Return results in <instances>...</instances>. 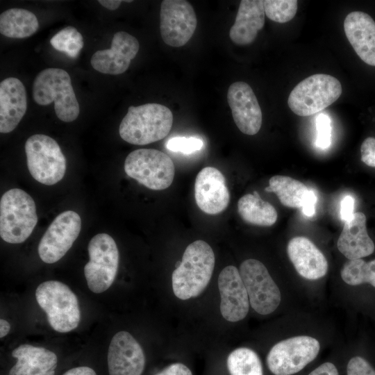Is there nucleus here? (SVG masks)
Instances as JSON below:
<instances>
[{
  "label": "nucleus",
  "mask_w": 375,
  "mask_h": 375,
  "mask_svg": "<svg viewBox=\"0 0 375 375\" xmlns=\"http://www.w3.org/2000/svg\"><path fill=\"white\" fill-rule=\"evenodd\" d=\"M317 138L315 145L322 149L328 148L331 144V120L326 113H320L315 118Z\"/></svg>",
  "instance_id": "nucleus-33"
},
{
  "label": "nucleus",
  "mask_w": 375,
  "mask_h": 375,
  "mask_svg": "<svg viewBox=\"0 0 375 375\" xmlns=\"http://www.w3.org/2000/svg\"><path fill=\"white\" fill-rule=\"evenodd\" d=\"M98 2L104 8L114 10L117 9L121 5L122 1L119 0H99Z\"/></svg>",
  "instance_id": "nucleus-41"
},
{
  "label": "nucleus",
  "mask_w": 375,
  "mask_h": 375,
  "mask_svg": "<svg viewBox=\"0 0 375 375\" xmlns=\"http://www.w3.org/2000/svg\"><path fill=\"white\" fill-rule=\"evenodd\" d=\"M287 252L297 273L304 278L317 280L328 272V262L323 253L308 238L297 236L288 244Z\"/></svg>",
  "instance_id": "nucleus-19"
},
{
  "label": "nucleus",
  "mask_w": 375,
  "mask_h": 375,
  "mask_svg": "<svg viewBox=\"0 0 375 375\" xmlns=\"http://www.w3.org/2000/svg\"><path fill=\"white\" fill-rule=\"evenodd\" d=\"M155 375H192V373L184 364L176 362L169 365Z\"/></svg>",
  "instance_id": "nucleus-37"
},
{
  "label": "nucleus",
  "mask_w": 375,
  "mask_h": 375,
  "mask_svg": "<svg viewBox=\"0 0 375 375\" xmlns=\"http://www.w3.org/2000/svg\"><path fill=\"white\" fill-rule=\"evenodd\" d=\"M27 108L26 90L17 78L8 77L0 83V132L12 131L24 117Z\"/></svg>",
  "instance_id": "nucleus-21"
},
{
  "label": "nucleus",
  "mask_w": 375,
  "mask_h": 375,
  "mask_svg": "<svg viewBox=\"0 0 375 375\" xmlns=\"http://www.w3.org/2000/svg\"><path fill=\"white\" fill-rule=\"evenodd\" d=\"M145 365L143 350L127 331L117 333L108 351L109 375H141Z\"/></svg>",
  "instance_id": "nucleus-16"
},
{
  "label": "nucleus",
  "mask_w": 375,
  "mask_h": 375,
  "mask_svg": "<svg viewBox=\"0 0 375 375\" xmlns=\"http://www.w3.org/2000/svg\"><path fill=\"white\" fill-rule=\"evenodd\" d=\"M173 124V115L167 107L156 103L130 106L119 128L126 142L145 145L166 137Z\"/></svg>",
  "instance_id": "nucleus-2"
},
{
  "label": "nucleus",
  "mask_w": 375,
  "mask_h": 375,
  "mask_svg": "<svg viewBox=\"0 0 375 375\" xmlns=\"http://www.w3.org/2000/svg\"><path fill=\"white\" fill-rule=\"evenodd\" d=\"M35 297L53 330L67 333L78 326L81 319L78 301L67 285L58 281L43 282L38 286Z\"/></svg>",
  "instance_id": "nucleus-5"
},
{
  "label": "nucleus",
  "mask_w": 375,
  "mask_h": 375,
  "mask_svg": "<svg viewBox=\"0 0 375 375\" xmlns=\"http://www.w3.org/2000/svg\"><path fill=\"white\" fill-rule=\"evenodd\" d=\"M51 46L58 51L76 58L83 47L84 42L81 33L69 26L55 34L50 40Z\"/></svg>",
  "instance_id": "nucleus-30"
},
{
  "label": "nucleus",
  "mask_w": 375,
  "mask_h": 375,
  "mask_svg": "<svg viewBox=\"0 0 375 375\" xmlns=\"http://www.w3.org/2000/svg\"><path fill=\"white\" fill-rule=\"evenodd\" d=\"M124 171L129 177L153 190L169 187L175 174L170 157L153 149H139L131 152L125 159Z\"/></svg>",
  "instance_id": "nucleus-8"
},
{
  "label": "nucleus",
  "mask_w": 375,
  "mask_h": 375,
  "mask_svg": "<svg viewBox=\"0 0 375 375\" xmlns=\"http://www.w3.org/2000/svg\"><path fill=\"white\" fill-rule=\"evenodd\" d=\"M81 219L78 213L66 210L51 223L42 237L38 251L40 259L48 264L61 259L78 238Z\"/></svg>",
  "instance_id": "nucleus-12"
},
{
  "label": "nucleus",
  "mask_w": 375,
  "mask_h": 375,
  "mask_svg": "<svg viewBox=\"0 0 375 375\" xmlns=\"http://www.w3.org/2000/svg\"><path fill=\"white\" fill-rule=\"evenodd\" d=\"M344 30L358 57L375 66V22L372 17L361 11L351 12L345 17Z\"/></svg>",
  "instance_id": "nucleus-20"
},
{
  "label": "nucleus",
  "mask_w": 375,
  "mask_h": 375,
  "mask_svg": "<svg viewBox=\"0 0 375 375\" xmlns=\"http://www.w3.org/2000/svg\"><path fill=\"white\" fill-rule=\"evenodd\" d=\"M360 159L371 167H375V138L368 137L360 146Z\"/></svg>",
  "instance_id": "nucleus-35"
},
{
  "label": "nucleus",
  "mask_w": 375,
  "mask_h": 375,
  "mask_svg": "<svg viewBox=\"0 0 375 375\" xmlns=\"http://www.w3.org/2000/svg\"><path fill=\"white\" fill-rule=\"evenodd\" d=\"M239 272L251 308L262 315L276 310L281 294L266 267L260 261L251 258L242 262Z\"/></svg>",
  "instance_id": "nucleus-11"
},
{
  "label": "nucleus",
  "mask_w": 375,
  "mask_h": 375,
  "mask_svg": "<svg viewBox=\"0 0 375 375\" xmlns=\"http://www.w3.org/2000/svg\"><path fill=\"white\" fill-rule=\"evenodd\" d=\"M340 82L333 76L313 74L299 82L290 92L288 103L299 116L317 114L335 102L341 95Z\"/></svg>",
  "instance_id": "nucleus-6"
},
{
  "label": "nucleus",
  "mask_w": 375,
  "mask_h": 375,
  "mask_svg": "<svg viewBox=\"0 0 375 375\" xmlns=\"http://www.w3.org/2000/svg\"><path fill=\"white\" fill-rule=\"evenodd\" d=\"M203 147V140L196 137H173L166 143V147L168 150L186 155L199 151Z\"/></svg>",
  "instance_id": "nucleus-32"
},
{
  "label": "nucleus",
  "mask_w": 375,
  "mask_h": 375,
  "mask_svg": "<svg viewBox=\"0 0 375 375\" xmlns=\"http://www.w3.org/2000/svg\"><path fill=\"white\" fill-rule=\"evenodd\" d=\"M28 171L33 178L46 185H53L64 177L66 159L57 142L52 138L35 134L25 143Z\"/></svg>",
  "instance_id": "nucleus-7"
},
{
  "label": "nucleus",
  "mask_w": 375,
  "mask_h": 375,
  "mask_svg": "<svg viewBox=\"0 0 375 375\" xmlns=\"http://www.w3.org/2000/svg\"><path fill=\"white\" fill-rule=\"evenodd\" d=\"M226 364L231 375H263L258 354L249 348L234 349L228 355Z\"/></svg>",
  "instance_id": "nucleus-28"
},
{
  "label": "nucleus",
  "mask_w": 375,
  "mask_h": 375,
  "mask_svg": "<svg viewBox=\"0 0 375 375\" xmlns=\"http://www.w3.org/2000/svg\"><path fill=\"white\" fill-rule=\"evenodd\" d=\"M88 251L90 260L84 267L87 284L94 293H101L115 278L119 259L118 248L110 235L99 233L90 240Z\"/></svg>",
  "instance_id": "nucleus-9"
},
{
  "label": "nucleus",
  "mask_w": 375,
  "mask_h": 375,
  "mask_svg": "<svg viewBox=\"0 0 375 375\" xmlns=\"http://www.w3.org/2000/svg\"><path fill=\"white\" fill-rule=\"evenodd\" d=\"M33 97L40 106L54 102V110L59 119L71 122L76 119L80 107L69 74L60 68H47L35 77L33 84Z\"/></svg>",
  "instance_id": "nucleus-3"
},
{
  "label": "nucleus",
  "mask_w": 375,
  "mask_h": 375,
  "mask_svg": "<svg viewBox=\"0 0 375 375\" xmlns=\"http://www.w3.org/2000/svg\"><path fill=\"white\" fill-rule=\"evenodd\" d=\"M265 15L263 1H241L235 23L229 32L231 41L241 46L252 43L264 26Z\"/></svg>",
  "instance_id": "nucleus-24"
},
{
  "label": "nucleus",
  "mask_w": 375,
  "mask_h": 375,
  "mask_svg": "<svg viewBox=\"0 0 375 375\" xmlns=\"http://www.w3.org/2000/svg\"><path fill=\"white\" fill-rule=\"evenodd\" d=\"M181 261H177L175 266L176 267V268L181 265Z\"/></svg>",
  "instance_id": "nucleus-43"
},
{
  "label": "nucleus",
  "mask_w": 375,
  "mask_h": 375,
  "mask_svg": "<svg viewBox=\"0 0 375 375\" xmlns=\"http://www.w3.org/2000/svg\"><path fill=\"white\" fill-rule=\"evenodd\" d=\"M347 373V375H375V369L363 358L355 356L349 360Z\"/></svg>",
  "instance_id": "nucleus-34"
},
{
  "label": "nucleus",
  "mask_w": 375,
  "mask_h": 375,
  "mask_svg": "<svg viewBox=\"0 0 375 375\" xmlns=\"http://www.w3.org/2000/svg\"><path fill=\"white\" fill-rule=\"evenodd\" d=\"M366 220L363 212H357L344 224L337 247L349 260L360 259L374 251V242L367 231Z\"/></svg>",
  "instance_id": "nucleus-22"
},
{
  "label": "nucleus",
  "mask_w": 375,
  "mask_h": 375,
  "mask_svg": "<svg viewBox=\"0 0 375 375\" xmlns=\"http://www.w3.org/2000/svg\"><path fill=\"white\" fill-rule=\"evenodd\" d=\"M38 20L32 12L24 8H10L0 15V33L10 38H25L38 29Z\"/></svg>",
  "instance_id": "nucleus-26"
},
{
  "label": "nucleus",
  "mask_w": 375,
  "mask_h": 375,
  "mask_svg": "<svg viewBox=\"0 0 375 375\" xmlns=\"http://www.w3.org/2000/svg\"><path fill=\"white\" fill-rule=\"evenodd\" d=\"M340 275L349 285L369 283L375 288V259L369 262L362 258L349 260L343 265Z\"/></svg>",
  "instance_id": "nucleus-29"
},
{
  "label": "nucleus",
  "mask_w": 375,
  "mask_h": 375,
  "mask_svg": "<svg viewBox=\"0 0 375 375\" xmlns=\"http://www.w3.org/2000/svg\"><path fill=\"white\" fill-rule=\"evenodd\" d=\"M220 312L227 321L243 319L249 312V296L239 270L233 265L224 267L218 277Z\"/></svg>",
  "instance_id": "nucleus-15"
},
{
  "label": "nucleus",
  "mask_w": 375,
  "mask_h": 375,
  "mask_svg": "<svg viewBox=\"0 0 375 375\" xmlns=\"http://www.w3.org/2000/svg\"><path fill=\"white\" fill-rule=\"evenodd\" d=\"M320 344L315 338L298 335L274 344L267 356V364L274 375H292L302 370L318 355Z\"/></svg>",
  "instance_id": "nucleus-10"
},
{
  "label": "nucleus",
  "mask_w": 375,
  "mask_h": 375,
  "mask_svg": "<svg viewBox=\"0 0 375 375\" xmlns=\"http://www.w3.org/2000/svg\"><path fill=\"white\" fill-rule=\"evenodd\" d=\"M263 3L266 16L278 23L290 21L297 11L296 0H265Z\"/></svg>",
  "instance_id": "nucleus-31"
},
{
  "label": "nucleus",
  "mask_w": 375,
  "mask_h": 375,
  "mask_svg": "<svg viewBox=\"0 0 375 375\" xmlns=\"http://www.w3.org/2000/svg\"><path fill=\"white\" fill-rule=\"evenodd\" d=\"M38 222L35 203L25 191L12 188L0 201V235L10 244L24 242Z\"/></svg>",
  "instance_id": "nucleus-4"
},
{
  "label": "nucleus",
  "mask_w": 375,
  "mask_h": 375,
  "mask_svg": "<svg viewBox=\"0 0 375 375\" xmlns=\"http://www.w3.org/2000/svg\"><path fill=\"white\" fill-rule=\"evenodd\" d=\"M265 190L275 193L282 205L293 208H302L312 191L302 182L281 175L271 177Z\"/></svg>",
  "instance_id": "nucleus-25"
},
{
  "label": "nucleus",
  "mask_w": 375,
  "mask_h": 375,
  "mask_svg": "<svg viewBox=\"0 0 375 375\" xmlns=\"http://www.w3.org/2000/svg\"><path fill=\"white\" fill-rule=\"evenodd\" d=\"M10 329V324L5 319H1L0 320V338L5 337Z\"/></svg>",
  "instance_id": "nucleus-42"
},
{
  "label": "nucleus",
  "mask_w": 375,
  "mask_h": 375,
  "mask_svg": "<svg viewBox=\"0 0 375 375\" xmlns=\"http://www.w3.org/2000/svg\"><path fill=\"white\" fill-rule=\"evenodd\" d=\"M227 101L240 131L246 135H256L260 129L262 117L251 86L243 81L232 83L227 92Z\"/></svg>",
  "instance_id": "nucleus-14"
},
{
  "label": "nucleus",
  "mask_w": 375,
  "mask_h": 375,
  "mask_svg": "<svg viewBox=\"0 0 375 375\" xmlns=\"http://www.w3.org/2000/svg\"><path fill=\"white\" fill-rule=\"evenodd\" d=\"M62 375H97L95 371L87 366H81L72 368Z\"/></svg>",
  "instance_id": "nucleus-40"
},
{
  "label": "nucleus",
  "mask_w": 375,
  "mask_h": 375,
  "mask_svg": "<svg viewBox=\"0 0 375 375\" xmlns=\"http://www.w3.org/2000/svg\"><path fill=\"white\" fill-rule=\"evenodd\" d=\"M317 203V196L312 190L310 197L305 205L301 208L303 213L308 217H312L315 214V205Z\"/></svg>",
  "instance_id": "nucleus-39"
},
{
  "label": "nucleus",
  "mask_w": 375,
  "mask_h": 375,
  "mask_svg": "<svg viewBox=\"0 0 375 375\" xmlns=\"http://www.w3.org/2000/svg\"><path fill=\"white\" fill-rule=\"evenodd\" d=\"M215 263L213 250L206 242L199 240L190 243L172 275L174 295L181 300L199 296L210 282Z\"/></svg>",
  "instance_id": "nucleus-1"
},
{
  "label": "nucleus",
  "mask_w": 375,
  "mask_h": 375,
  "mask_svg": "<svg viewBox=\"0 0 375 375\" xmlns=\"http://www.w3.org/2000/svg\"><path fill=\"white\" fill-rule=\"evenodd\" d=\"M197 25L192 5L184 0H164L160 5V31L165 44L184 46L192 38Z\"/></svg>",
  "instance_id": "nucleus-13"
},
{
  "label": "nucleus",
  "mask_w": 375,
  "mask_h": 375,
  "mask_svg": "<svg viewBox=\"0 0 375 375\" xmlns=\"http://www.w3.org/2000/svg\"><path fill=\"white\" fill-rule=\"evenodd\" d=\"M238 212L245 222L260 226H270L278 218L275 208L269 202L251 194L239 199Z\"/></svg>",
  "instance_id": "nucleus-27"
},
{
  "label": "nucleus",
  "mask_w": 375,
  "mask_h": 375,
  "mask_svg": "<svg viewBox=\"0 0 375 375\" xmlns=\"http://www.w3.org/2000/svg\"><path fill=\"white\" fill-rule=\"evenodd\" d=\"M194 197L198 207L206 214L224 211L230 202V193L222 173L212 167L203 168L195 179Z\"/></svg>",
  "instance_id": "nucleus-18"
},
{
  "label": "nucleus",
  "mask_w": 375,
  "mask_h": 375,
  "mask_svg": "<svg viewBox=\"0 0 375 375\" xmlns=\"http://www.w3.org/2000/svg\"><path fill=\"white\" fill-rule=\"evenodd\" d=\"M308 375H339L335 365L326 362L312 370Z\"/></svg>",
  "instance_id": "nucleus-38"
},
{
  "label": "nucleus",
  "mask_w": 375,
  "mask_h": 375,
  "mask_svg": "<svg viewBox=\"0 0 375 375\" xmlns=\"http://www.w3.org/2000/svg\"><path fill=\"white\" fill-rule=\"evenodd\" d=\"M12 356L17 362L8 375H54L58 358L51 351L31 344H22L15 349Z\"/></svg>",
  "instance_id": "nucleus-23"
},
{
  "label": "nucleus",
  "mask_w": 375,
  "mask_h": 375,
  "mask_svg": "<svg viewBox=\"0 0 375 375\" xmlns=\"http://www.w3.org/2000/svg\"><path fill=\"white\" fill-rule=\"evenodd\" d=\"M140 48L138 40L125 31L112 37L110 49L96 51L91 58L92 67L99 72L117 75L125 72Z\"/></svg>",
  "instance_id": "nucleus-17"
},
{
  "label": "nucleus",
  "mask_w": 375,
  "mask_h": 375,
  "mask_svg": "<svg viewBox=\"0 0 375 375\" xmlns=\"http://www.w3.org/2000/svg\"><path fill=\"white\" fill-rule=\"evenodd\" d=\"M354 199L350 196H345L340 203V217L343 222L351 219L354 212Z\"/></svg>",
  "instance_id": "nucleus-36"
}]
</instances>
